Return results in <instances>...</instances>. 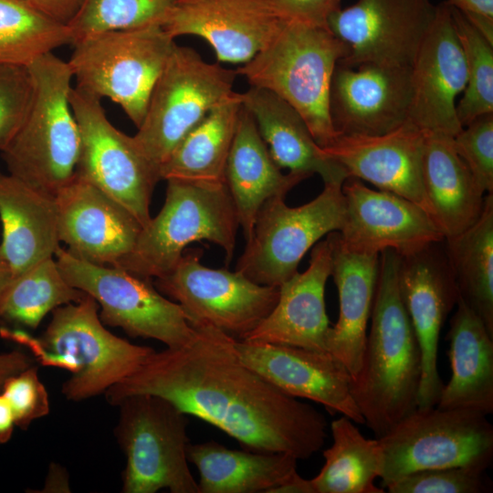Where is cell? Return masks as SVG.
Masks as SVG:
<instances>
[{
    "label": "cell",
    "mask_w": 493,
    "mask_h": 493,
    "mask_svg": "<svg viewBox=\"0 0 493 493\" xmlns=\"http://www.w3.org/2000/svg\"><path fill=\"white\" fill-rule=\"evenodd\" d=\"M331 273L339 295V318L330 327L326 350L349 371L351 377L361 368L367 338L379 267V255L348 250L331 232Z\"/></svg>",
    "instance_id": "obj_27"
},
{
    "label": "cell",
    "mask_w": 493,
    "mask_h": 493,
    "mask_svg": "<svg viewBox=\"0 0 493 493\" xmlns=\"http://www.w3.org/2000/svg\"><path fill=\"white\" fill-rule=\"evenodd\" d=\"M384 489L389 493H489L493 483L487 470L448 467L414 472Z\"/></svg>",
    "instance_id": "obj_39"
},
{
    "label": "cell",
    "mask_w": 493,
    "mask_h": 493,
    "mask_svg": "<svg viewBox=\"0 0 493 493\" xmlns=\"http://www.w3.org/2000/svg\"><path fill=\"white\" fill-rule=\"evenodd\" d=\"M69 101L80 133L76 174L127 208L143 227L152 218L150 205L159 169L137 146L133 136L108 120L100 100L72 87Z\"/></svg>",
    "instance_id": "obj_13"
},
{
    "label": "cell",
    "mask_w": 493,
    "mask_h": 493,
    "mask_svg": "<svg viewBox=\"0 0 493 493\" xmlns=\"http://www.w3.org/2000/svg\"><path fill=\"white\" fill-rule=\"evenodd\" d=\"M442 242L400 256L398 267L400 297L422 355L417 407L435 406L439 401L444 386L437 367L440 331L459 298Z\"/></svg>",
    "instance_id": "obj_16"
},
{
    "label": "cell",
    "mask_w": 493,
    "mask_h": 493,
    "mask_svg": "<svg viewBox=\"0 0 493 493\" xmlns=\"http://www.w3.org/2000/svg\"><path fill=\"white\" fill-rule=\"evenodd\" d=\"M487 416L473 410L416 407L378 438L383 457V488L425 469L488 470L493 462V425Z\"/></svg>",
    "instance_id": "obj_9"
},
{
    "label": "cell",
    "mask_w": 493,
    "mask_h": 493,
    "mask_svg": "<svg viewBox=\"0 0 493 493\" xmlns=\"http://www.w3.org/2000/svg\"><path fill=\"white\" fill-rule=\"evenodd\" d=\"M15 426L12 409L0 392V445L7 443L12 438Z\"/></svg>",
    "instance_id": "obj_49"
},
{
    "label": "cell",
    "mask_w": 493,
    "mask_h": 493,
    "mask_svg": "<svg viewBox=\"0 0 493 493\" xmlns=\"http://www.w3.org/2000/svg\"><path fill=\"white\" fill-rule=\"evenodd\" d=\"M454 146L475 181L487 194L493 193V113L482 115L463 127Z\"/></svg>",
    "instance_id": "obj_40"
},
{
    "label": "cell",
    "mask_w": 493,
    "mask_h": 493,
    "mask_svg": "<svg viewBox=\"0 0 493 493\" xmlns=\"http://www.w3.org/2000/svg\"><path fill=\"white\" fill-rule=\"evenodd\" d=\"M451 11L467 65L464 95L456 106L457 119L465 127L493 113V45L458 10L451 7Z\"/></svg>",
    "instance_id": "obj_38"
},
{
    "label": "cell",
    "mask_w": 493,
    "mask_h": 493,
    "mask_svg": "<svg viewBox=\"0 0 493 493\" xmlns=\"http://www.w3.org/2000/svg\"><path fill=\"white\" fill-rule=\"evenodd\" d=\"M422 183L431 217L445 238L459 235L480 216L485 192L457 154L453 137L425 132Z\"/></svg>",
    "instance_id": "obj_30"
},
{
    "label": "cell",
    "mask_w": 493,
    "mask_h": 493,
    "mask_svg": "<svg viewBox=\"0 0 493 493\" xmlns=\"http://www.w3.org/2000/svg\"><path fill=\"white\" fill-rule=\"evenodd\" d=\"M332 237L313 246L309 267L282 283L271 312L241 341L327 351L330 329L325 286L331 273Z\"/></svg>",
    "instance_id": "obj_24"
},
{
    "label": "cell",
    "mask_w": 493,
    "mask_h": 493,
    "mask_svg": "<svg viewBox=\"0 0 493 493\" xmlns=\"http://www.w3.org/2000/svg\"><path fill=\"white\" fill-rule=\"evenodd\" d=\"M400 256L379 255L371 328L351 393L366 425L379 438L417 407L422 355L398 288Z\"/></svg>",
    "instance_id": "obj_2"
},
{
    "label": "cell",
    "mask_w": 493,
    "mask_h": 493,
    "mask_svg": "<svg viewBox=\"0 0 493 493\" xmlns=\"http://www.w3.org/2000/svg\"><path fill=\"white\" fill-rule=\"evenodd\" d=\"M341 190L345 218L338 238L350 251L380 255L392 249L402 257L445 239L431 216L402 196L354 177H347Z\"/></svg>",
    "instance_id": "obj_17"
},
{
    "label": "cell",
    "mask_w": 493,
    "mask_h": 493,
    "mask_svg": "<svg viewBox=\"0 0 493 493\" xmlns=\"http://www.w3.org/2000/svg\"><path fill=\"white\" fill-rule=\"evenodd\" d=\"M86 295L67 281L49 257L13 278L0 298V319L35 330L48 312Z\"/></svg>",
    "instance_id": "obj_35"
},
{
    "label": "cell",
    "mask_w": 493,
    "mask_h": 493,
    "mask_svg": "<svg viewBox=\"0 0 493 493\" xmlns=\"http://www.w3.org/2000/svg\"><path fill=\"white\" fill-rule=\"evenodd\" d=\"M187 458L198 469L199 493H269L298 462L288 454L229 449L215 441L189 443Z\"/></svg>",
    "instance_id": "obj_31"
},
{
    "label": "cell",
    "mask_w": 493,
    "mask_h": 493,
    "mask_svg": "<svg viewBox=\"0 0 493 493\" xmlns=\"http://www.w3.org/2000/svg\"><path fill=\"white\" fill-rule=\"evenodd\" d=\"M0 335L27 348L40 364L70 372L61 393L80 402L105 392L133 373L153 352L106 329L97 301L88 294L58 307L40 337L22 329H0Z\"/></svg>",
    "instance_id": "obj_3"
},
{
    "label": "cell",
    "mask_w": 493,
    "mask_h": 493,
    "mask_svg": "<svg viewBox=\"0 0 493 493\" xmlns=\"http://www.w3.org/2000/svg\"><path fill=\"white\" fill-rule=\"evenodd\" d=\"M236 75V70L205 61L191 47L175 45L133 136L141 152L160 170L182 139L235 93Z\"/></svg>",
    "instance_id": "obj_10"
},
{
    "label": "cell",
    "mask_w": 493,
    "mask_h": 493,
    "mask_svg": "<svg viewBox=\"0 0 493 493\" xmlns=\"http://www.w3.org/2000/svg\"><path fill=\"white\" fill-rule=\"evenodd\" d=\"M0 256L14 278L59 247L55 196L0 171Z\"/></svg>",
    "instance_id": "obj_25"
},
{
    "label": "cell",
    "mask_w": 493,
    "mask_h": 493,
    "mask_svg": "<svg viewBox=\"0 0 493 493\" xmlns=\"http://www.w3.org/2000/svg\"><path fill=\"white\" fill-rule=\"evenodd\" d=\"M342 184H325L310 202L289 207L284 197L264 203L236 270L252 281L279 287L298 272L304 255L318 241L340 231L345 218Z\"/></svg>",
    "instance_id": "obj_12"
},
{
    "label": "cell",
    "mask_w": 493,
    "mask_h": 493,
    "mask_svg": "<svg viewBox=\"0 0 493 493\" xmlns=\"http://www.w3.org/2000/svg\"><path fill=\"white\" fill-rule=\"evenodd\" d=\"M267 2L283 21H295L327 29L330 16L341 8V0H267Z\"/></svg>",
    "instance_id": "obj_43"
},
{
    "label": "cell",
    "mask_w": 493,
    "mask_h": 493,
    "mask_svg": "<svg viewBox=\"0 0 493 493\" xmlns=\"http://www.w3.org/2000/svg\"><path fill=\"white\" fill-rule=\"evenodd\" d=\"M466 84L467 65L451 7L442 3L411 66L408 121L424 132L454 137L463 128L456 99Z\"/></svg>",
    "instance_id": "obj_18"
},
{
    "label": "cell",
    "mask_w": 493,
    "mask_h": 493,
    "mask_svg": "<svg viewBox=\"0 0 493 493\" xmlns=\"http://www.w3.org/2000/svg\"><path fill=\"white\" fill-rule=\"evenodd\" d=\"M1 393L12 409L16 426L22 430L49 414L48 393L39 379L38 367L35 363L10 376L4 383Z\"/></svg>",
    "instance_id": "obj_42"
},
{
    "label": "cell",
    "mask_w": 493,
    "mask_h": 493,
    "mask_svg": "<svg viewBox=\"0 0 493 493\" xmlns=\"http://www.w3.org/2000/svg\"><path fill=\"white\" fill-rule=\"evenodd\" d=\"M34 363V359L22 351L14 350L0 353V392L4 383L10 376L20 372Z\"/></svg>",
    "instance_id": "obj_46"
},
{
    "label": "cell",
    "mask_w": 493,
    "mask_h": 493,
    "mask_svg": "<svg viewBox=\"0 0 493 493\" xmlns=\"http://www.w3.org/2000/svg\"><path fill=\"white\" fill-rule=\"evenodd\" d=\"M425 137L423 131L406 121L381 135H338L321 149L348 177L402 196L431 216L422 183Z\"/></svg>",
    "instance_id": "obj_23"
},
{
    "label": "cell",
    "mask_w": 493,
    "mask_h": 493,
    "mask_svg": "<svg viewBox=\"0 0 493 493\" xmlns=\"http://www.w3.org/2000/svg\"><path fill=\"white\" fill-rule=\"evenodd\" d=\"M71 491L69 475L58 463L49 464L41 493H68Z\"/></svg>",
    "instance_id": "obj_47"
},
{
    "label": "cell",
    "mask_w": 493,
    "mask_h": 493,
    "mask_svg": "<svg viewBox=\"0 0 493 493\" xmlns=\"http://www.w3.org/2000/svg\"><path fill=\"white\" fill-rule=\"evenodd\" d=\"M49 17L68 24L77 12L81 0H23Z\"/></svg>",
    "instance_id": "obj_45"
},
{
    "label": "cell",
    "mask_w": 493,
    "mask_h": 493,
    "mask_svg": "<svg viewBox=\"0 0 493 493\" xmlns=\"http://www.w3.org/2000/svg\"><path fill=\"white\" fill-rule=\"evenodd\" d=\"M184 345L154 352L130 376L105 392L116 406L138 393L163 397L188 415L215 425L245 449L307 459L324 445L327 421L308 403L290 396L239 357L236 338L193 320Z\"/></svg>",
    "instance_id": "obj_1"
},
{
    "label": "cell",
    "mask_w": 493,
    "mask_h": 493,
    "mask_svg": "<svg viewBox=\"0 0 493 493\" xmlns=\"http://www.w3.org/2000/svg\"><path fill=\"white\" fill-rule=\"evenodd\" d=\"M444 242L459 297L493 334V194L470 227Z\"/></svg>",
    "instance_id": "obj_33"
},
{
    "label": "cell",
    "mask_w": 493,
    "mask_h": 493,
    "mask_svg": "<svg viewBox=\"0 0 493 493\" xmlns=\"http://www.w3.org/2000/svg\"><path fill=\"white\" fill-rule=\"evenodd\" d=\"M202 256V249L186 248L175 267L156 279V288L183 308L189 322L206 321L241 340L271 312L279 288L259 285L236 270L205 267Z\"/></svg>",
    "instance_id": "obj_14"
},
{
    "label": "cell",
    "mask_w": 493,
    "mask_h": 493,
    "mask_svg": "<svg viewBox=\"0 0 493 493\" xmlns=\"http://www.w3.org/2000/svg\"><path fill=\"white\" fill-rule=\"evenodd\" d=\"M72 44L68 26L23 0H0V65L27 68Z\"/></svg>",
    "instance_id": "obj_36"
},
{
    "label": "cell",
    "mask_w": 493,
    "mask_h": 493,
    "mask_svg": "<svg viewBox=\"0 0 493 493\" xmlns=\"http://www.w3.org/2000/svg\"><path fill=\"white\" fill-rule=\"evenodd\" d=\"M411 67L337 63L330 89V114L339 135H381L406 121Z\"/></svg>",
    "instance_id": "obj_19"
},
{
    "label": "cell",
    "mask_w": 493,
    "mask_h": 493,
    "mask_svg": "<svg viewBox=\"0 0 493 493\" xmlns=\"http://www.w3.org/2000/svg\"><path fill=\"white\" fill-rule=\"evenodd\" d=\"M467 20L493 45V0H447Z\"/></svg>",
    "instance_id": "obj_44"
},
{
    "label": "cell",
    "mask_w": 493,
    "mask_h": 493,
    "mask_svg": "<svg viewBox=\"0 0 493 493\" xmlns=\"http://www.w3.org/2000/svg\"><path fill=\"white\" fill-rule=\"evenodd\" d=\"M177 0H81L68 21L72 45L98 33L163 26Z\"/></svg>",
    "instance_id": "obj_37"
},
{
    "label": "cell",
    "mask_w": 493,
    "mask_h": 493,
    "mask_svg": "<svg viewBox=\"0 0 493 493\" xmlns=\"http://www.w3.org/2000/svg\"><path fill=\"white\" fill-rule=\"evenodd\" d=\"M175 45L161 25L105 31L75 43L68 63L76 88L116 102L138 128Z\"/></svg>",
    "instance_id": "obj_7"
},
{
    "label": "cell",
    "mask_w": 493,
    "mask_h": 493,
    "mask_svg": "<svg viewBox=\"0 0 493 493\" xmlns=\"http://www.w3.org/2000/svg\"><path fill=\"white\" fill-rule=\"evenodd\" d=\"M332 445L323 451L324 465L311 480L315 493H383L375 486L383 471L379 439H368L342 415L330 424Z\"/></svg>",
    "instance_id": "obj_34"
},
{
    "label": "cell",
    "mask_w": 493,
    "mask_h": 493,
    "mask_svg": "<svg viewBox=\"0 0 493 493\" xmlns=\"http://www.w3.org/2000/svg\"><path fill=\"white\" fill-rule=\"evenodd\" d=\"M242 108L240 93L211 110L160 166L161 180L226 184V169Z\"/></svg>",
    "instance_id": "obj_32"
},
{
    "label": "cell",
    "mask_w": 493,
    "mask_h": 493,
    "mask_svg": "<svg viewBox=\"0 0 493 493\" xmlns=\"http://www.w3.org/2000/svg\"><path fill=\"white\" fill-rule=\"evenodd\" d=\"M346 45L329 29L283 21L270 42L238 68L250 86L278 95L303 118L317 144L324 148L339 135L330 114V89Z\"/></svg>",
    "instance_id": "obj_4"
},
{
    "label": "cell",
    "mask_w": 493,
    "mask_h": 493,
    "mask_svg": "<svg viewBox=\"0 0 493 493\" xmlns=\"http://www.w3.org/2000/svg\"><path fill=\"white\" fill-rule=\"evenodd\" d=\"M58 233L68 251L87 262L116 266L142 228L122 205L93 184L74 177L55 194Z\"/></svg>",
    "instance_id": "obj_20"
},
{
    "label": "cell",
    "mask_w": 493,
    "mask_h": 493,
    "mask_svg": "<svg viewBox=\"0 0 493 493\" xmlns=\"http://www.w3.org/2000/svg\"><path fill=\"white\" fill-rule=\"evenodd\" d=\"M33 93L26 116L2 152L8 173L55 196L75 175L80 133L69 93L68 61L47 54L27 67Z\"/></svg>",
    "instance_id": "obj_5"
},
{
    "label": "cell",
    "mask_w": 493,
    "mask_h": 493,
    "mask_svg": "<svg viewBox=\"0 0 493 493\" xmlns=\"http://www.w3.org/2000/svg\"><path fill=\"white\" fill-rule=\"evenodd\" d=\"M282 23L267 0H177L163 26L173 38H204L219 61L245 64L270 42Z\"/></svg>",
    "instance_id": "obj_22"
},
{
    "label": "cell",
    "mask_w": 493,
    "mask_h": 493,
    "mask_svg": "<svg viewBox=\"0 0 493 493\" xmlns=\"http://www.w3.org/2000/svg\"><path fill=\"white\" fill-rule=\"evenodd\" d=\"M241 360L283 393L322 404L355 424L364 419L351 393V374L326 351L236 340Z\"/></svg>",
    "instance_id": "obj_21"
},
{
    "label": "cell",
    "mask_w": 493,
    "mask_h": 493,
    "mask_svg": "<svg viewBox=\"0 0 493 493\" xmlns=\"http://www.w3.org/2000/svg\"><path fill=\"white\" fill-rule=\"evenodd\" d=\"M240 99L280 169L318 173L324 184L345 181L346 171L323 152L301 115L287 101L269 90L252 86L240 93Z\"/></svg>",
    "instance_id": "obj_28"
},
{
    "label": "cell",
    "mask_w": 493,
    "mask_h": 493,
    "mask_svg": "<svg viewBox=\"0 0 493 493\" xmlns=\"http://www.w3.org/2000/svg\"><path fill=\"white\" fill-rule=\"evenodd\" d=\"M446 339L451 377L437 407L493 413V334L459 297Z\"/></svg>",
    "instance_id": "obj_29"
},
{
    "label": "cell",
    "mask_w": 493,
    "mask_h": 493,
    "mask_svg": "<svg viewBox=\"0 0 493 493\" xmlns=\"http://www.w3.org/2000/svg\"><path fill=\"white\" fill-rule=\"evenodd\" d=\"M435 13L430 0H358L341 7L328 21L348 48L339 63L411 67Z\"/></svg>",
    "instance_id": "obj_15"
},
{
    "label": "cell",
    "mask_w": 493,
    "mask_h": 493,
    "mask_svg": "<svg viewBox=\"0 0 493 493\" xmlns=\"http://www.w3.org/2000/svg\"><path fill=\"white\" fill-rule=\"evenodd\" d=\"M55 257L67 281L97 301L104 324L119 327L134 338L157 340L168 348L183 346L192 339L194 329L185 311L165 298L150 278L120 267L87 262L60 246Z\"/></svg>",
    "instance_id": "obj_11"
},
{
    "label": "cell",
    "mask_w": 493,
    "mask_h": 493,
    "mask_svg": "<svg viewBox=\"0 0 493 493\" xmlns=\"http://www.w3.org/2000/svg\"><path fill=\"white\" fill-rule=\"evenodd\" d=\"M33 82L26 67L0 65V151L19 131L29 109Z\"/></svg>",
    "instance_id": "obj_41"
},
{
    "label": "cell",
    "mask_w": 493,
    "mask_h": 493,
    "mask_svg": "<svg viewBox=\"0 0 493 493\" xmlns=\"http://www.w3.org/2000/svg\"><path fill=\"white\" fill-rule=\"evenodd\" d=\"M14 276L12 270L5 259L0 256V298Z\"/></svg>",
    "instance_id": "obj_50"
},
{
    "label": "cell",
    "mask_w": 493,
    "mask_h": 493,
    "mask_svg": "<svg viewBox=\"0 0 493 493\" xmlns=\"http://www.w3.org/2000/svg\"><path fill=\"white\" fill-rule=\"evenodd\" d=\"M116 406L114 435L126 458L121 491L199 493L188 467V414L147 393L129 395Z\"/></svg>",
    "instance_id": "obj_8"
},
{
    "label": "cell",
    "mask_w": 493,
    "mask_h": 493,
    "mask_svg": "<svg viewBox=\"0 0 493 493\" xmlns=\"http://www.w3.org/2000/svg\"><path fill=\"white\" fill-rule=\"evenodd\" d=\"M272 159L251 113L242 105L227 159L226 184L233 200L246 242L250 238L264 203L286 197L309 174L283 173Z\"/></svg>",
    "instance_id": "obj_26"
},
{
    "label": "cell",
    "mask_w": 493,
    "mask_h": 493,
    "mask_svg": "<svg viewBox=\"0 0 493 493\" xmlns=\"http://www.w3.org/2000/svg\"><path fill=\"white\" fill-rule=\"evenodd\" d=\"M166 181L161 211L142 228L131 251L116 267L159 278L175 267L191 243L203 240L219 246L228 265L239 223L226 184Z\"/></svg>",
    "instance_id": "obj_6"
},
{
    "label": "cell",
    "mask_w": 493,
    "mask_h": 493,
    "mask_svg": "<svg viewBox=\"0 0 493 493\" xmlns=\"http://www.w3.org/2000/svg\"><path fill=\"white\" fill-rule=\"evenodd\" d=\"M269 493H315V489L310 479L303 478L296 471Z\"/></svg>",
    "instance_id": "obj_48"
}]
</instances>
